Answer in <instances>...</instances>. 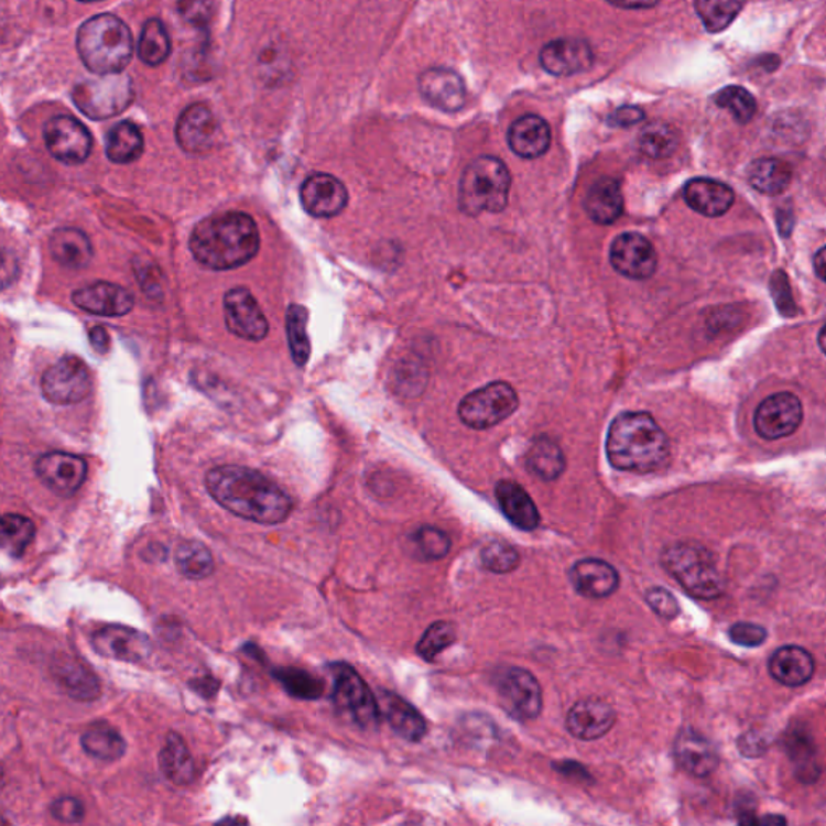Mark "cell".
<instances>
[{
  "label": "cell",
  "mask_w": 826,
  "mask_h": 826,
  "mask_svg": "<svg viewBox=\"0 0 826 826\" xmlns=\"http://www.w3.org/2000/svg\"><path fill=\"white\" fill-rule=\"evenodd\" d=\"M206 486L208 494L224 509L259 525H280L293 512L290 496L252 468L239 465L211 468Z\"/></svg>",
  "instance_id": "6da1fadb"
},
{
  "label": "cell",
  "mask_w": 826,
  "mask_h": 826,
  "mask_svg": "<svg viewBox=\"0 0 826 826\" xmlns=\"http://www.w3.org/2000/svg\"><path fill=\"white\" fill-rule=\"evenodd\" d=\"M189 249L206 269H239L259 252V228L251 215L242 211L211 215L194 228Z\"/></svg>",
  "instance_id": "7a4b0ae2"
},
{
  "label": "cell",
  "mask_w": 826,
  "mask_h": 826,
  "mask_svg": "<svg viewBox=\"0 0 826 826\" xmlns=\"http://www.w3.org/2000/svg\"><path fill=\"white\" fill-rule=\"evenodd\" d=\"M606 450L610 464L619 470L651 474L669 460L670 444L649 413L624 412L610 425Z\"/></svg>",
  "instance_id": "3957f363"
},
{
  "label": "cell",
  "mask_w": 826,
  "mask_h": 826,
  "mask_svg": "<svg viewBox=\"0 0 826 826\" xmlns=\"http://www.w3.org/2000/svg\"><path fill=\"white\" fill-rule=\"evenodd\" d=\"M76 48L83 64L94 75H116L133 58V34L123 20L102 13L81 24L76 34Z\"/></svg>",
  "instance_id": "277c9868"
},
{
  "label": "cell",
  "mask_w": 826,
  "mask_h": 826,
  "mask_svg": "<svg viewBox=\"0 0 826 826\" xmlns=\"http://www.w3.org/2000/svg\"><path fill=\"white\" fill-rule=\"evenodd\" d=\"M662 565L688 595L700 600L718 599L725 591L717 561L697 543H675L662 554Z\"/></svg>",
  "instance_id": "5b68a950"
},
{
  "label": "cell",
  "mask_w": 826,
  "mask_h": 826,
  "mask_svg": "<svg viewBox=\"0 0 826 826\" xmlns=\"http://www.w3.org/2000/svg\"><path fill=\"white\" fill-rule=\"evenodd\" d=\"M510 173L506 163L485 155L465 169L459 184V203L467 215L504 210L509 203Z\"/></svg>",
  "instance_id": "8992f818"
},
{
  "label": "cell",
  "mask_w": 826,
  "mask_h": 826,
  "mask_svg": "<svg viewBox=\"0 0 826 826\" xmlns=\"http://www.w3.org/2000/svg\"><path fill=\"white\" fill-rule=\"evenodd\" d=\"M97 76L99 78L85 79L73 88L76 109L91 120L120 116L133 104V79L121 73Z\"/></svg>",
  "instance_id": "52a82bcc"
},
{
  "label": "cell",
  "mask_w": 826,
  "mask_h": 826,
  "mask_svg": "<svg viewBox=\"0 0 826 826\" xmlns=\"http://www.w3.org/2000/svg\"><path fill=\"white\" fill-rule=\"evenodd\" d=\"M519 395L510 384L494 381L461 399L460 420L474 430L492 428L509 419L519 409Z\"/></svg>",
  "instance_id": "ba28073f"
},
{
  "label": "cell",
  "mask_w": 826,
  "mask_h": 826,
  "mask_svg": "<svg viewBox=\"0 0 826 826\" xmlns=\"http://www.w3.org/2000/svg\"><path fill=\"white\" fill-rule=\"evenodd\" d=\"M332 670L335 676L333 700L336 707L349 714L359 727H377L381 717L380 704L362 676L347 664H333Z\"/></svg>",
  "instance_id": "9c48e42d"
},
{
  "label": "cell",
  "mask_w": 826,
  "mask_h": 826,
  "mask_svg": "<svg viewBox=\"0 0 826 826\" xmlns=\"http://www.w3.org/2000/svg\"><path fill=\"white\" fill-rule=\"evenodd\" d=\"M93 381L88 367L78 357L65 356L48 367L41 378V390L51 404L72 405L85 401Z\"/></svg>",
  "instance_id": "30bf717a"
},
{
  "label": "cell",
  "mask_w": 826,
  "mask_h": 826,
  "mask_svg": "<svg viewBox=\"0 0 826 826\" xmlns=\"http://www.w3.org/2000/svg\"><path fill=\"white\" fill-rule=\"evenodd\" d=\"M44 142L48 154L65 165H79L88 161L93 151V137L88 128L68 116L54 117L47 121Z\"/></svg>",
  "instance_id": "8fae6325"
},
{
  "label": "cell",
  "mask_w": 826,
  "mask_h": 826,
  "mask_svg": "<svg viewBox=\"0 0 826 826\" xmlns=\"http://www.w3.org/2000/svg\"><path fill=\"white\" fill-rule=\"evenodd\" d=\"M498 691L507 710L519 720H534L543 709V691L529 670H504L498 678Z\"/></svg>",
  "instance_id": "7c38bea8"
},
{
  "label": "cell",
  "mask_w": 826,
  "mask_h": 826,
  "mask_svg": "<svg viewBox=\"0 0 826 826\" xmlns=\"http://www.w3.org/2000/svg\"><path fill=\"white\" fill-rule=\"evenodd\" d=\"M803 423V404L791 392L770 395L754 415L756 432L767 441L793 435Z\"/></svg>",
  "instance_id": "4fadbf2b"
},
{
  "label": "cell",
  "mask_w": 826,
  "mask_h": 826,
  "mask_svg": "<svg viewBox=\"0 0 826 826\" xmlns=\"http://www.w3.org/2000/svg\"><path fill=\"white\" fill-rule=\"evenodd\" d=\"M610 263L630 280H648L657 270V253L644 236L623 232L610 246Z\"/></svg>",
  "instance_id": "5bb4252c"
},
{
  "label": "cell",
  "mask_w": 826,
  "mask_h": 826,
  "mask_svg": "<svg viewBox=\"0 0 826 826\" xmlns=\"http://www.w3.org/2000/svg\"><path fill=\"white\" fill-rule=\"evenodd\" d=\"M176 141L187 154L203 155L217 144L220 124L206 104H193L183 110L176 123Z\"/></svg>",
  "instance_id": "9a60e30c"
},
{
  "label": "cell",
  "mask_w": 826,
  "mask_h": 826,
  "mask_svg": "<svg viewBox=\"0 0 826 826\" xmlns=\"http://www.w3.org/2000/svg\"><path fill=\"white\" fill-rule=\"evenodd\" d=\"M225 322L232 335L259 343L269 335V322L251 291L235 287L225 296Z\"/></svg>",
  "instance_id": "2e32d148"
},
{
  "label": "cell",
  "mask_w": 826,
  "mask_h": 826,
  "mask_svg": "<svg viewBox=\"0 0 826 826\" xmlns=\"http://www.w3.org/2000/svg\"><path fill=\"white\" fill-rule=\"evenodd\" d=\"M36 474L52 492L69 498L85 482L88 464L75 454L47 453L37 459Z\"/></svg>",
  "instance_id": "e0dca14e"
},
{
  "label": "cell",
  "mask_w": 826,
  "mask_h": 826,
  "mask_svg": "<svg viewBox=\"0 0 826 826\" xmlns=\"http://www.w3.org/2000/svg\"><path fill=\"white\" fill-rule=\"evenodd\" d=\"M91 643L97 654L112 659V661L138 664L151 654L149 638L141 631L121 627V624H110V627L96 631L93 634Z\"/></svg>",
  "instance_id": "ac0fdd59"
},
{
  "label": "cell",
  "mask_w": 826,
  "mask_h": 826,
  "mask_svg": "<svg viewBox=\"0 0 826 826\" xmlns=\"http://www.w3.org/2000/svg\"><path fill=\"white\" fill-rule=\"evenodd\" d=\"M349 200L345 184L328 173L308 176L301 187V203L312 217L332 218L341 214Z\"/></svg>",
  "instance_id": "d6986e66"
},
{
  "label": "cell",
  "mask_w": 826,
  "mask_h": 826,
  "mask_svg": "<svg viewBox=\"0 0 826 826\" xmlns=\"http://www.w3.org/2000/svg\"><path fill=\"white\" fill-rule=\"evenodd\" d=\"M72 298L76 307L100 317H123L134 307V297L130 291L104 281L79 287L73 293Z\"/></svg>",
  "instance_id": "ffe728a7"
},
{
  "label": "cell",
  "mask_w": 826,
  "mask_h": 826,
  "mask_svg": "<svg viewBox=\"0 0 826 826\" xmlns=\"http://www.w3.org/2000/svg\"><path fill=\"white\" fill-rule=\"evenodd\" d=\"M420 93L443 112H459L467 100V88L459 73L449 68H430L420 76Z\"/></svg>",
  "instance_id": "44dd1931"
},
{
  "label": "cell",
  "mask_w": 826,
  "mask_h": 826,
  "mask_svg": "<svg viewBox=\"0 0 826 826\" xmlns=\"http://www.w3.org/2000/svg\"><path fill=\"white\" fill-rule=\"evenodd\" d=\"M541 65L554 76H572L586 72L595 62V52L585 40H555L541 51Z\"/></svg>",
  "instance_id": "7402d4cb"
},
{
  "label": "cell",
  "mask_w": 826,
  "mask_h": 826,
  "mask_svg": "<svg viewBox=\"0 0 826 826\" xmlns=\"http://www.w3.org/2000/svg\"><path fill=\"white\" fill-rule=\"evenodd\" d=\"M616 725V710L607 700L586 697L578 700L567 715V728L572 736L593 741L609 733Z\"/></svg>",
  "instance_id": "603a6c76"
},
{
  "label": "cell",
  "mask_w": 826,
  "mask_h": 826,
  "mask_svg": "<svg viewBox=\"0 0 826 826\" xmlns=\"http://www.w3.org/2000/svg\"><path fill=\"white\" fill-rule=\"evenodd\" d=\"M673 751H675L678 765L689 775L699 776V779L714 773L720 762L717 749L709 739L691 728H685L676 736Z\"/></svg>",
  "instance_id": "cb8c5ba5"
},
{
  "label": "cell",
  "mask_w": 826,
  "mask_h": 826,
  "mask_svg": "<svg viewBox=\"0 0 826 826\" xmlns=\"http://www.w3.org/2000/svg\"><path fill=\"white\" fill-rule=\"evenodd\" d=\"M572 585L579 595L602 599L619 588V574L612 565L599 558H585L576 562L570 572Z\"/></svg>",
  "instance_id": "d4e9b609"
},
{
  "label": "cell",
  "mask_w": 826,
  "mask_h": 826,
  "mask_svg": "<svg viewBox=\"0 0 826 826\" xmlns=\"http://www.w3.org/2000/svg\"><path fill=\"white\" fill-rule=\"evenodd\" d=\"M686 204L704 217H721L735 204V193L727 184L710 178H694L683 191Z\"/></svg>",
  "instance_id": "484cf974"
},
{
  "label": "cell",
  "mask_w": 826,
  "mask_h": 826,
  "mask_svg": "<svg viewBox=\"0 0 826 826\" xmlns=\"http://www.w3.org/2000/svg\"><path fill=\"white\" fill-rule=\"evenodd\" d=\"M770 675L781 685L797 688L811 682L815 661L811 652L800 645H783L769 662Z\"/></svg>",
  "instance_id": "4316f807"
},
{
  "label": "cell",
  "mask_w": 826,
  "mask_h": 826,
  "mask_svg": "<svg viewBox=\"0 0 826 826\" xmlns=\"http://www.w3.org/2000/svg\"><path fill=\"white\" fill-rule=\"evenodd\" d=\"M55 683L73 699L94 700L100 696V685L93 670L73 657L55 659L52 664Z\"/></svg>",
  "instance_id": "83f0119b"
},
{
  "label": "cell",
  "mask_w": 826,
  "mask_h": 826,
  "mask_svg": "<svg viewBox=\"0 0 826 826\" xmlns=\"http://www.w3.org/2000/svg\"><path fill=\"white\" fill-rule=\"evenodd\" d=\"M509 145L519 157L537 159L551 145L550 124L544 118L525 116L513 121L509 130Z\"/></svg>",
  "instance_id": "f1b7e54d"
},
{
  "label": "cell",
  "mask_w": 826,
  "mask_h": 826,
  "mask_svg": "<svg viewBox=\"0 0 826 826\" xmlns=\"http://www.w3.org/2000/svg\"><path fill=\"white\" fill-rule=\"evenodd\" d=\"M496 498L509 522L519 530H536L540 512L529 492L515 481L502 480L496 486Z\"/></svg>",
  "instance_id": "f546056e"
},
{
  "label": "cell",
  "mask_w": 826,
  "mask_h": 826,
  "mask_svg": "<svg viewBox=\"0 0 826 826\" xmlns=\"http://www.w3.org/2000/svg\"><path fill=\"white\" fill-rule=\"evenodd\" d=\"M380 710L381 715L387 718L388 724L391 725L392 730L395 731V735L407 739V741H420L426 735V730H428L423 715L412 704H409L407 700L398 696V694L383 691L381 693Z\"/></svg>",
  "instance_id": "4dcf8cb0"
},
{
  "label": "cell",
  "mask_w": 826,
  "mask_h": 826,
  "mask_svg": "<svg viewBox=\"0 0 826 826\" xmlns=\"http://www.w3.org/2000/svg\"><path fill=\"white\" fill-rule=\"evenodd\" d=\"M52 259L65 269L81 270L91 263L93 244L88 236L76 228H58L48 241Z\"/></svg>",
  "instance_id": "1f68e13d"
},
{
  "label": "cell",
  "mask_w": 826,
  "mask_h": 826,
  "mask_svg": "<svg viewBox=\"0 0 826 826\" xmlns=\"http://www.w3.org/2000/svg\"><path fill=\"white\" fill-rule=\"evenodd\" d=\"M585 210L599 225H612L619 220L623 214V194L619 182L607 176L597 180L586 194Z\"/></svg>",
  "instance_id": "d6a6232c"
},
{
  "label": "cell",
  "mask_w": 826,
  "mask_h": 826,
  "mask_svg": "<svg viewBox=\"0 0 826 826\" xmlns=\"http://www.w3.org/2000/svg\"><path fill=\"white\" fill-rule=\"evenodd\" d=\"M159 765L163 776L176 786H187L196 776L193 756L182 736L176 733L166 736L165 745L159 754Z\"/></svg>",
  "instance_id": "836d02e7"
},
{
  "label": "cell",
  "mask_w": 826,
  "mask_h": 826,
  "mask_svg": "<svg viewBox=\"0 0 826 826\" xmlns=\"http://www.w3.org/2000/svg\"><path fill=\"white\" fill-rule=\"evenodd\" d=\"M86 754L100 762H117L127 754V741L107 721H96L81 736Z\"/></svg>",
  "instance_id": "e575fe53"
},
{
  "label": "cell",
  "mask_w": 826,
  "mask_h": 826,
  "mask_svg": "<svg viewBox=\"0 0 826 826\" xmlns=\"http://www.w3.org/2000/svg\"><path fill=\"white\" fill-rule=\"evenodd\" d=\"M106 152L109 161L118 165L137 162L144 152V137L141 130L131 121L116 124L107 134Z\"/></svg>",
  "instance_id": "d590c367"
},
{
  "label": "cell",
  "mask_w": 826,
  "mask_h": 826,
  "mask_svg": "<svg viewBox=\"0 0 826 826\" xmlns=\"http://www.w3.org/2000/svg\"><path fill=\"white\" fill-rule=\"evenodd\" d=\"M749 183L756 191L769 196H779L790 187L793 170L780 159H759L748 170Z\"/></svg>",
  "instance_id": "8d00e7d4"
},
{
  "label": "cell",
  "mask_w": 826,
  "mask_h": 826,
  "mask_svg": "<svg viewBox=\"0 0 826 826\" xmlns=\"http://www.w3.org/2000/svg\"><path fill=\"white\" fill-rule=\"evenodd\" d=\"M526 467L541 480H557L565 468L564 453L551 437H537L526 456Z\"/></svg>",
  "instance_id": "74e56055"
},
{
  "label": "cell",
  "mask_w": 826,
  "mask_h": 826,
  "mask_svg": "<svg viewBox=\"0 0 826 826\" xmlns=\"http://www.w3.org/2000/svg\"><path fill=\"white\" fill-rule=\"evenodd\" d=\"M175 565L187 579H206L214 574L215 562L210 551L199 541H184L175 551Z\"/></svg>",
  "instance_id": "f35d334b"
},
{
  "label": "cell",
  "mask_w": 826,
  "mask_h": 826,
  "mask_svg": "<svg viewBox=\"0 0 826 826\" xmlns=\"http://www.w3.org/2000/svg\"><path fill=\"white\" fill-rule=\"evenodd\" d=\"M170 52H172V41L161 20L152 19L145 22L141 37H139V58L149 67H157L169 58Z\"/></svg>",
  "instance_id": "ab89813d"
},
{
  "label": "cell",
  "mask_w": 826,
  "mask_h": 826,
  "mask_svg": "<svg viewBox=\"0 0 826 826\" xmlns=\"http://www.w3.org/2000/svg\"><path fill=\"white\" fill-rule=\"evenodd\" d=\"M36 536L33 520L20 513H6L2 517V550L10 557H22Z\"/></svg>",
  "instance_id": "60d3db41"
},
{
  "label": "cell",
  "mask_w": 826,
  "mask_h": 826,
  "mask_svg": "<svg viewBox=\"0 0 826 826\" xmlns=\"http://www.w3.org/2000/svg\"><path fill=\"white\" fill-rule=\"evenodd\" d=\"M273 676L283 685L284 691L296 699L317 700L325 691V683L305 670L284 666L273 670Z\"/></svg>",
  "instance_id": "b9f144b4"
},
{
  "label": "cell",
  "mask_w": 826,
  "mask_h": 826,
  "mask_svg": "<svg viewBox=\"0 0 826 826\" xmlns=\"http://www.w3.org/2000/svg\"><path fill=\"white\" fill-rule=\"evenodd\" d=\"M640 151L649 159L670 157L678 148V134L670 124L655 121L641 131Z\"/></svg>",
  "instance_id": "7bdbcfd3"
},
{
  "label": "cell",
  "mask_w": 826,
  "mask_h": 826,
  "mask_svg": "<svg viewBox=\"0 0 826 826\" xmlns=\"http://www.w3.org/2000/svg\"><path fill=\"white\" fill-rule=\"evenodd\" d=\"M746 0H696V12L710 33H718L733 23Z\"/></svg>",
  "instance_id": "ee69618b"
},
{
  "label": "cell",
  "mask_w": 826,
  "mask_h": 826,
  "mask_svg": "<svg viewBox=\"0 0 826 826\" xmlns=\"http://www.w3.org/2000/svg\"><path fill=\"white\" fill-rule=\"evenodd\" d=\"M307 308L293 304L287 308V341L296 366L304 367L311 357V339L307 335Z\"/></svg>",
  "instance_id": "f6af8a7d"
},
{
  "label": "cell",
  "mask_w": 826,
  "mask_h": 826,
  "mask_svg": "<svg viewBox=\"0 0 826 826\" xmlns=\"http://www.w3.org/2000/svg\"><path fill=\"white\" fill-rule=\"evenodd\" d=\"M715 102L721 109L730 110L738 123H748L758 110V102L748 89L741 86H728L715 96Z\"/></svg>",
  "instance_id": "bcb514c9"
},
{
  "label": "cell",
  "mask_w": 826,
  "mask_h": 826,
  "mask_svg": "<svg viewBox=\"0 0 826 826\" xmlns=\"http://www.w3.org/2000/svg\"><path fill=\"white\" fill-rule=\"evenodd\" d=\"M457 631L456 627L449 621H436L428 630L423 634L422 640L416 645V652L422 655L425 661H435L437 654L456 643Z\"/></svg>",
  "instance_id": "7dc6e473"
},
{
  "label": "cell",
  "mask_w": 826,
  "mask_h": 826,
  "mask_svg": "<svg viewBox=\"0 0 826 826\" xmlns=\"http://www.w3.org/2000/svg\"><path fill=\"white\" fill-rule=\"evenodd\" d=\"M481 562L489 572L510 574L520 565V554L504 541H492L481 551Z\"/></svg>",
  "instance_id": "c3c4849f"
},
{
  "label": "cell",
  "mask_w": 826,
  "mask_h": 826,
  "mask_svg": "<svg viewBox=\"0 0 826 826\" xmlns=\"http://www.w3.org/2000/svg\"><path fill=\"white\" fill-rule=\"evenodd\" d=\"M415 544L420 554L426 561H439L450 551V540L443 530L435 526H423L416 531Z\"/></svg>",
  "instance_id": "681fc988"
},
{
  "label": "cell",
  "mask_w": 826,
  "mask_h": 826,
  "mask_svg": "<svg viewBox=\"0 0 826 826\" xmlns=\"http://www.w3.org/2000/svg\"><path fill=\"white\" fill-rule=\"evenodd\" d=\"M178 13L193 26H206L214 15V0H178Z\"/></svg>",
  "instance_id": "f907efd6"
},
{
  "label": "cell",
  "mask_w": 826,
  "mask_h": 826,
  "mask_svg": "<svg viewBox=\"0 0 826 826\" xmlns=\"http://www.w3.org/2000/svg\"><path fill=\"white\" fill-rule=\"evenodd\" d=\"M85 805L76 797H58L51 805V815L61 824H79L85 818Z\"/></svg>",
  "instance_id": "816d5d0a"
},
{
  "label": "cell",
  "mask_w": 826,
  "mask_h": 826,
  "mask_svg": "<svg viewBox=\"0 0 826 826\" xmlns=\"http://www.w3.org/2000/svg\"><path fill=\"white\" fill-rule=\"evenodd\" d=\"M645 600H648L651 609L654 610L659 617H662V619L673 620L680 613V606L678 602H676L675 597L664 588L649 589L648 595H645Z\"/></svg>",
  "instance_id": "f5cc1de1"
},
{
  "label": "cell",
  "mask_w": 826,
  "mask_h": 826,
  "mask_svg": "<svg viewBox=\"0 0 826 826\" xmlns=\"http://www.w3.org/2000/svg\"><path fill=\"white\" fill-rule=\"evenodd\" d=\"M728 637L735 644L745 645V648H758V645L765 643L767 631L759 624L742 621V623H735L730 628Z\"/></svg>",
  "instance_id": "db71d44e"
},
{
  "label": "cell",
  "mask_w": 826,
  "mask_h": 826,
  "mask_svg": "<svg viewBox=\"0 0 826 826\" xmlns=\"http://www.w3.org/2000/svg\"><path fill=\"white\" fill-rule=\"evenodd\" d=\"M787 746H790V754L793 760H796V763H800L803 769H801V772L804 773L805 765H808V760H812V756H814V746H812L811 738L808 736H805L803 733H796V735H790V738H786Z\"/></svg>",
  "instance_id": "11a10c76"
},
{
  "label": "cell",
  "mask_w": 826,
  "mask_h": 826,
  "mask_svg": "<svg viewBox=\"0 0 826 826\" xmlns=\"http://www.w3.org/2000/svg\"><path fill=\"white\" fill-rule=\"evenodd\" d=\"M644 118V112L638 107L627 106L621 107L616 113H612L609 118V123L613 127H633V124L640 123Z\"/></svg>",
  "instance_id": "9f6ffc18"
},
{
  "label": "cell",
  "mask_w": 826,
  "mask_h": 826,
  "mask_svg": "<svg viewBox=\"0 0 826 826\" xmlns=\"http://www.w3.org/2000/svg\"><path fill=\"white\" fill-rule=\"evenodd\" d=\"M765 742H763V736L756 735V733H749L745 735L741 738V741H739V749H741L742 754L748 756V758H759L762 752H765Z\"/></svg>",
  "instance_id": "6f0895ef"
},
{
  "label": "cell",
  "mask_w": 826,
  "mask_h": 826,
  "mask_svg": "<svg viewBox=\"0 0 826 826\" xmlns=\"http://www.w3.org/2000/svg\"><path fill=\"white\" fill-rule=\"evenodd\" d=\"M89 341H91L93 349L96 350L97 354H100V356L109 352L110 336L109 333H107V329L102 328V326H94L91 332H89Z\"/></svg>",
  "instance_id": "680465c9"
},
{
  "label": "cell",
  "mask_w": 826,
  "mask_h": 826,
  "mask_svg": "<svg viewBox=\"0 0 826 826\" xmlns=\"http://www.w3.org/2000/svg\"><path fill=\"white\" fill-rule=\"evenodd\" d=\"M607 2L620 7V9L643 10L652 9V7L657 6L661 0H607Z\"/></svg>",
  "instance_id": "91938a15"
},
{
  "label": "cell",
  "mask_w": 826,
  "mask_h": 826,
  "mask_svg": "<svg viewBox=\"0 0 826 826\" xmlns=\"http://www.w3.org/2000/svg\"><path fill=\"white\" fill-rule=\"evenodd\" d=\"M814 269L820 280L826 281V246L815 253Z\"/></svg>",
  "instance_id": "94428289"
},
{
  "label": "cell",
  "mask_w": 826,
  "mask_h": 826,
  "mask_svg": "<svg viewBox=\"0 0 826 826\" xmlns=\"http://www.w3.org/2000/svg\"><path fill=\"white\" fill-rule=\"evenodd\" d=\"M818 346H820V349L824 350L826 356V325L822 328L820 335H818Z\"/></svg>",
  "instance_id": "6125c7cd"
},
{
  "label": "cell",
  "mask_w": 826,
  "mask_h": 826,
  "mask_svg": "<svg viewBox=\"0 0 826 826\" xmlns=\"http://www.w3.org/2000/svg\"><path fill=\"white\" fill-rule=\"evenodd\" d=\"M81 2H97V0H81Z\"/></svg>",
  "instance_id": "be15d7a7"
}]
</instances>
